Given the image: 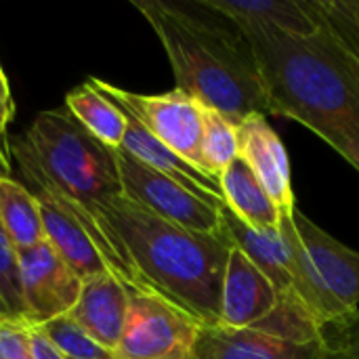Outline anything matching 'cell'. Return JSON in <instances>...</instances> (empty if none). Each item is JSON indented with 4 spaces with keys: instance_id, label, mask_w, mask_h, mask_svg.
<instances>
[{
    "instance_id": "603a6c76",
    "label": "cell",
    "mask_w": 359,
    "mask_h": 359,
    "mask_svg": "<svg viewBox=\"0 0 359 359\" xmlns=\"http://www.w3.org/2000/svg\"><path fill=\"white\" fill-rule=\"evenodd\" d=\"M324 359H359V313L324 326Z\"/></svg>"
},
{
    "instance_id": "4316f807",
    "label": "cell",
    "mask_w": 359,
    "mask_h": 359,
    "mask_svg": "<svg viewBox=\"0 0 359 359\" xmlns=\"http://www.w3.org/2000/svg\"><path fill=\"white\" fill-rule=\"evenodd\" d=\"M6 318H13V316L8 313V309H6V305H4V301H2V297H0V322L6 320Z\"/></svg>"
},
{
    "instance_id": "6da1fadb",
    "label": "cell",
    "mask_w": 359,
    "mask_h": 359,
    "mask_svg": "<svg viewBox=\"0 0 359 359\" xmlns=\"http://www.w3.org/2000/svg\"><path fill=\"white\" fill-rule=\"evenodd\" d=\"M311 36L236 23L252 46L273 116L324 139L359 172V53L320 15Z\"/></svg>"
},
{
    "instance_id": "e0dca14e",
    "label": "cell",
    "mask_w": 359,
    "mask_h": 359,
    "mask_svg": "<svg viewBox=\"0 0 359 359\" xmlns=\"http://www.w3.org/2000/svg\"><path fill=\"white\" fill-rule=\"evenodd\" d=\"M0 223L17 250L44 242L40 200L6 175H0Z\"/></svg>"
},
{
    "instance_id": "5b68a950",
    "label": "cell",
    "mask_w": 359,
    "mask_h": 359,
    "mask_svg": "<svg viewBox=\"0 0 359 359\" xmlns=\"http://www.w3.org/2000/svg\"><path fill=\"white\" fill-rule=\"evenodd\" d=\"M280 231L290 250L299 297L320 328L359 313V252L299 208L280 217Z\"/></svg>"
},
{
    "instance_id": "7a4b0ae2",
    "label": "cell",
    "mask_w": 359,
    "mask_h": 359,
    "mask_svg": "<svg viewBox=\"0 0 359 359\" xmlns=\"http://www.w3.org/2000/svg\"><path fill=\"white\" fill-rule=\"evenodd\" d=\"M162 42L177 88L240 124L269 116V95L252 46L202 0H133Z\"/></svg>"
},
{
    "instance_id": "d6986e66",
    "label": "cell",
    "mask_w": 359,
    "mask_h": 359,
    "mask_svg": "<svg viewBox=\"0 0 359 359\" xmlns=\"http://www.w3.org/2000/svg\"><path fill=\"white\" fill-rule=\"evenodd\" d=\"M200 154H202L204 172L219 181L223 170L240 156L238 124H233L219 111L204 107V130H202Z\"/></svg>"
},
{
    "instance_id": "8992f818",
    "label": "cell",
    "mask_w": 359,
    "mask_h": 359,
    "mask_svg": "<svg viewBox=\"0 0 359 359\" xmlns=\"http://www.w3.org/2000/svg\"><path fill=\"white\" fill-rule=\"evenodd\" d=\"M200 324L151 290H128L116 359H191Z\"/></svg>"
},
{
    "instance_id": "484cf974",
    "label": "cell",
    "mask_w": 359,
    "mask_h": 359,
    "mask_svg": "<svg viewBox=\"0 0 359 359\" xmlns=\"http://www.w3.org/2000/svg\"><path fill=\"white\" fill-rule=\"evenodd\" d=\"M13 114H15V103L11 97V86H8V80H6L2 65H0V135H4Z\"/></svg>"
},
{
    "instance_id": "8fae6325",
    "label": "cell",
    "mask_w": 359,
    "mask_h": 359,
    "mask_svg": "<svg viewBox=\"0 0 359 359\" xmlns=\"http://www.w3.org/2000/svg\"><path fill=\"white\" fill-rule=\"evenodd\" d=\"M240 158L250 166L280 217L292 215L297 208L290 160L278 133L271 128L265 116H250L238 124Z\"/></svg>"
},
{
    "instance_id": "4fadbf2b",
    "label": "cell",
    "mask_w": 359,
    "mask_h": 359,
    "mask_svg": "<svg viewBox=\"0 0 359 359\" xmlns=\"http://www.w3.org/2000/svg\"><path fill=\"white\" fill-rule=\"evenodd\" d=\"M128 311V290L111 276H95L82 282V290L76 307L69 311V320L76 322L95 343L107 351H116Z\"/></svg>"
},
{
    "instance_id": "30bf717a",
    "label": "cell",
    "mask_w": 359,
    "mask_h": 359,
    "mask_svg": "<svg viewBox=\"0 0 359 359\" xmlns=\"http://www.w3.org/2000/svg\"><path fill=\"white\" fill-rule=\"evenodd\" d=\"M191 359H324V343H299L265 326H202Z\"/></svg>"
},
{
    "instance_id": "277c9868",
    "label": "cell",
    "mask_w": 359,
    "mask_h": 359,
    "mask_svg": "<svg viewBox=\"0 0 359 359\" xmlns=\"http://www.w3.org/2000/svg\"><path fill=\"white\" fill-rule=\"evenodd\" d=\"M23 141L46 177L84 208L97 212L99 206L122 196L118 149L88 135L65 105L38 114Z\"/></svg>"
},
{
    "instance_id": "9c48e42d",
    "label": "cell",
    "mask_w": 359,
    "mask_h": 359,
    "mask_svg": "<svg viewBox=\"0 0 359 359\" xmlns=\"http://www.w3.org/2000/svg\"><path fill=\"white\" fill-rule=\"evenodd\" d=\"M17 259L25 322L44 326L57 318L69 316L78 303L82 278L69 269L46 240L32 248L17 250Z\"/></svg>"
},
{
    "instance_id": "ffe728a7",
    "label": "cell",
    "mask_w": 359,
    "mask_h": 359,
    "mask_svg": "<svg viewBox=\"0 0 359 359\" xmlns=\"http://www.w3.org/2000/svg\"><path fill=\"white\" fill-rule=\"evenodd\" d=\"M38 328L50 339V343L63 353L65 359H116L111 351H107L99 343H95L67 316L57 318L44 326H38Z\"/></svg>"
},
{
    "instance_id": "2e32d148",
    "label": "cell",
    "mask_w": 359,
    "mask_h": 359,
    "mask_svg": "<svg viewBox=\"0 0 359 359\" xmlns=\"http://www.w3.org/2000/svg\"><path fill=\"white\" fill-rule=\"evenodd\" d=\"M225 206L257 231L280 229V212L250 166L238 156L219 177Z\"/></svg>"
},
{
    "instance_id": "9a60e30c",
    "label": "cell",
    "mask_w": 359,
    "mask_h": 359,
    "mask_svg": "<svg viewBox=\"0 0 359 359\" xmlns=\"http://www.w3.org/2000/svg\"><path fill=\"white\" fill-rule=\"evenodd\" d=\"M36 196V194H34ZM40 212H42V227H44V240L50 244V248L74 269L82 282L95 276L111 273L101 259L99 250L90 242V238L84 233V229L59 206H55L50 200L40 198Z\"/></svg>"
},
{
    "instance_id": "ac0fdd59",
    "label": "cell",
    "mask_w": 359,
    "mask_h": 359,
    "mask_svg": "<svg viewBox=\"0 0 359 359\" xmlns=\"http://www.w3.org/2000/svg\"><path fill=\"white\" fill-rule=\"evenodd\" d=\"M65 109L93 135L97 141L111 149H120L126 133V116L99 90H95L88 80L65 95Z\"/></svg>"
},
{
    "instance_id": "44dd1931",
    "label": "cell",
    "mask_w": 359,
    "mask_h": 359,
    "mask_svg": "<svg viewBox=\"0 0 359 359\" xmlns=\"http://www.w3.org/2000/svg\"><path fill=\"white\" fill-rule=\"evenodd\" d=\"M0 297H2V301H4V305L13 318L25 320L17 248L8 240L2 223H0Z\"/></svg>"
},
{
    "instance_id": "ba28073f",
    "label": "cell",
    "mask_w": 359,
    "mask_h": 359,
    "mask_svg": "<svg viewBox=\"0 0 359 359\" xmlns=\"http://www.w3.org/2000/svg\"><path fill=\"white\" fill-rule=\"evenodd\" d=\"M116 158L124 198L183 229L225 238L221 219L223 206L202 200L200 196L179 185L175 179L143 164L124 149H118Z\"/></svg>"
},
{
    "instance_id": "d4e9b609",
    "label": "cell",
    "mask_w": 359,
    "mask_h": 359,
    "mask_svg": "<svg viewBox=\"0 0 359 359\" xmlns=\"http://www.w3.org/2000/svg\"><path fill=\"white\" fill-rule=\"evenodd\" d=\"M29 345H32V359H65L38 326H32L29 330Z\"/></svg>"
},
{
    "instance_id": "5bb4252c",
    "label": "cell",
    "mask_w": 359,
    "mask_h": 359,
    "mask_svg": "<svg viewBox=\"0 0 359 359\" xmlns=\"http://www.w3.org/2000/svg\"><path fill=\"white\" fill-rule=\"evenodd\" d=\"M229 23H259L290 36H311L318 29L313 0H202Z\"/></svg>"
},
{
    "instance_id": "7c38bea8",
    "label": "cell",
    "mask_w": 359,
    "mask_h": 359,
    "mask_svg": "<svg viewBox=\"0 0 359 359\" xmlns=\"http://www.w3.org/2000/svg\"><path fill=\"white\" fill-rule=\"evenodd\" d=\"M278 307L280 299L269 280L244 252L231 246L221 290L219 326L252 328L267 320Z\"/></svg>"
},
{
    "instance_id": "52a82bcc",
    "label": "cell",
    "mask_w": 359,
    "mask_h": 359,
    "mask_svg": "<svg viewBox=\"0 0 359 359\" xmlns=\"http://www.w3.org/2000/svg\"><path fill=\"white\" fill-rule=\"evenodd\" d=\"M88 84L109 99L120 109L135 116L158 141L170 147L185 162L202 168V130H204V105L175 88L164 95H139L122 90L109 82L88 78ZM210 177V175H208Z\"/></svg>"
},
{
    "instance_id": "3957f363",
    "label": "cell",
    "mask_w": 359,
    "mask_h": 359,
    "mask_svg": "<svg viewBox=\"0 0 359 359\" xmlns=\"http://www.w3.org/2000/svg\"><path fill=\"white\" fill-rule=\"evenodd\" d=\"M97 212L116 229L151 292L191 316L200 326L219 324L229 240L183 229L124 196L99 206Z\"/></svg>"
},
{
    "instance_id": "7402d4cb",
    "label": "cell",
    "mask_w": 359,
    "mask_h": 359,
    "mask_svg": "<svg viewBox=\"0 0 359 359\" xmlns=\"http://www.w3.org/2000/svg\"><path fill=\"white\" fill-rule=\"evenodd\" d=\"M320 15L359 53V0H316Z\"/></svg>"
},
{
    "instance_id": "cb8c5ba5",
    "label": "cell",
    "mask_w": 359,
    "mask_h": 359,
    "mask_svg": "<svg viewBox=\"0 0 359 359\" xmlns=\"http://www.w3.org/2000/svg\"><path fill=\"white\" fill-rule=\"evenodd\" d=\"M32 324L17 318L0 322V359H32Z\"/></svg>"
}]
</instances>
